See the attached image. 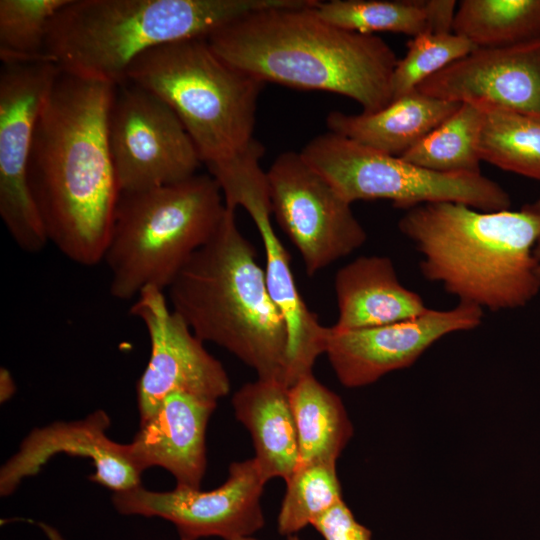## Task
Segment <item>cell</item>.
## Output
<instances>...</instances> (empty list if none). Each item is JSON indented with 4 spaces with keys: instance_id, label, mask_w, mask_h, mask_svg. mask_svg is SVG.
Returning a JSON list of instances; mask_svg holds the SVG:
<instances>
[{
    "instance_id": "cell-1",
    "label": "cell",
    "mask_w": 540,
    "mask_h": 540,
    "mask_svg": "<svg viewBox=\"0 0 540 540\" xmlns=\"http://www.w3.org/2000/svg\"><path fill=\"white\" fill-rule=\"evenodd\" d=\"M115 87L61 71L34 129L33 200L49 242L82 266L103 261L120 196L107 134Z\"/></svg>"
},
{
    "instance_id": "cell-2",
    "label": "cell",
    "mask_w": 540,
    "mask_h": 540,
    "mask_svg": "<svg viewBox=\"0 0 540 540\" xmlns=\"http://www.w3.org/2000/svg\"><path fill=\"white\" fill-rule=\"evenodd\" d=\"M317 3L287 0L253 11L206 39L221 59L264 83L340 94L364 113L389 105L393 49L374 34L324 21L313 11Z\"/></svg>"
},
{
    "instance_id": "cell-3",
    "label": "cell",
    "mask_w": 540,
    "mask_h": 540,
    "mask_svg": "<svg viewBox=\"0 0 540 540\" xmlns=\"http://www.w3.org/2000/svg\"><path fill=\"white\" fill-rule=\"evenodd\" d=\"M398 228L422 256L423 276L459 302L516 309L540 290L534 257L540 220L525 206L484 212L462 203H425L407 210Z\"/></svg>"
},
{
    "instance_id": "cell-4",
    "label": "cell",
    "mask_w": 540,
    "mask_h": 540,
    "mask_svg": "<svg viewBox=\"0 0 540 540\" xmlns=\"http://www.w3.org/2000/svg\"><path fill=\"white\" fill-rule=\"evenodd\" d=\"M167 291L173 311L200 340L232 353L258 378L286 385L287 325L234 209L226 206L215 235L191 256Z\"/></svg>"
},
{
    "instance_id": "cell-5",
    "label": "cell",
    "mask_w": 540,
    "mask_h": 540,
    "mask_svg": "<svg viewBox=\"0 0 540 540\" xmlns=\"http://www.w3.org/2000/svg\"><path fill=\"white\" fill-rule=\"evenodd\" d=\"M287 0H69L53 19L46 58L62 72L114 86L158 46L207 38L219 28Z\"/></svg>"
},
{
    "instance_id": "cell-6",
    "label": "cell",
    "mask_w": 540,
    "mask_h": 540,
    "mask_svg": "<svg viewBox=\"0 0 540 540\" xmlns=\"http://www.w3.org/2000/svg\"><path fill=\"white\" fill-rule=\"evenodd\" d=\"M225 212L221 189L206 174L120 193L103 257L110 294L130 300L148 287L167 290L191 256L215 235Z\"/></svg>"
},
{
    "instance_id": "cell-7",
    "label": "cell",
    "mask_w": 540,
    "mask_h": 540,
    "mask_svg": "<svg viewBox=\"0 0 540 540\" xmlns=\"http://www.w3.org/2000/svg\"><path fill=\"white\" fill-rule=\"evenodd\" d=\"M126 82L172 109L206 166L237 155L255 139L257 102L265 83L221 59L206 38L143 53L129 66Z\"/></svg>"
},
{
    "instance_id": "cell-8",
    "label": "cell",
    "mask_w": 540,
    "mask_h": 540,
    "mask_svg": "<svg viewBox=\"0 0 540 540\" xmlns=\"http://www.w3.org/2000/svg\"><path fill=\"white\" fill-rule=\"evenodd\" d=\"M300 153L351 204L383 199L410 210L425 203L455 202L484 212L509 210L511 205L505 189L481 173L429 170L330 131L314 137Z\"/></svg>"
},
{
    "instance_id": "cell-9",
    "label": "cell",
    "mask_w": 540,
    "mask_h": 540,
    "mask_svg": "<svg viewBox=\"0 0 540 540\" xmlns=\"http://www.w3.org/2000/svg\"><path fill=\"white\" fill-rule=\"evenodd\" d=\"M263 145L254 139L243 151L208 165L225 205L242 207L255 224L264 248L265 275L269 293L281 311L288 330L286 384L312 373L316 359L325 353L328 327L304 302L295 282L290 256L275 233L266 172L260 166Z\"/></svg>"
},
{
    "instance_id": "cell-10",
    "label": "cell",
    "mask_w": 540,
    "mask_h": 540,
    "mask_svg": "<svg viewBox=\"0 0 540 540\" xmlns=\"http://www.w3.org/2000/svg\"><path fill=\"white\" fill-rule=\"evenodd\" d=\"M107 134L120 193L186 180L203 163L172 109L130 82L115 87Z\"/></svg>"
},
{
    "instance_id": "cell-11",
    "label": "cell",
    "mask_w": 540,
    "mask_h": 540,
    "mask_svg": "<svg viewBox=\"0 0 540 540\" xmlns=\"http://www.w3.org/2000/svg\"><path fill=\"white\" fill-rule=\"evenodd\" d=\"M271 210L313 276L360 248L367 233L351 203L300 152L279 154L266 171Z\"/></svg>"
},
{
    "instance_id": "cell-12",
    "label": "cell",
    "mask_w": 540,
    "mask_h": 540,
    "mask_svg": "<svg viewBox=\"0 0 540 540\" xmlns=\"http://www.w3.org/2000/svg\"><path fill=\"white\" fill-rule=\"evenodd\" d=\"M61 70L41 60L0 71V216L16 245L39 253L49 243L28 181L34 129Z\"/></svg>"
},
{
    "instance_id": "cell-13",
    "label": "cell",
    "mask_w": 540,
    "mask_h": 540,
    "mask_svg": "<svg viewBox=\"0 0 540 540\" xmlns=\"http://www.w3.org/2000/svg\"><path fill=\"white\" fill-rule=\"evenodd\" d=\"M267 482L254 458L232 462L228 476L210 491L176 486L157 492L142 485L114 492L112 502L123 515L159 517L171 522L180 540L253 536L265 524L261 497Z\"/></svg>"
},
{
    "instance_id": "cell-14",
    "label": "cell",
    "mask_w": 540,
    "mask_h": 540,
    "mask_svg": "<svg viewBox=\"0 0 540 540\" xmlns=\"http://www.w3.org/2000/svg\"><path fill=\"white\" fill-rule=\"evenodd\" d=\"M130 313L142 322L151 346L150 359L137 383L140 422L149 419L174 392L214 400L229 393L230 379L222 363L173 311L164 291L154 287L144 289Z\"/></svg>"
},
{
    "instance_id": "cell-15",
    "label": "cell",
    "mask_w": 540,
    "mask_h": 540,
    "mask_svg": "<svg viewBox=\"0 0 540 540\" xmlns=\"http://www.w3.org/2000/svg\"><path fill=\"white\" fill-rule=\"evenodd\" d=\"M482 319V308L459 302L451 309L429 308L415 318L377 327L339 331L331 326L325 354L343 386L363 387L411 366L442 337L472 330Z\"/></svg>"
},
{
    "instance_id": "cell-16",
    "label": "cell",
    "mask_w": 540,
    "mask_h": 540,
    "mask_svg": "<svg viewBox=\"0 0 540 540\" xmlns=\"http://www.w3.org/2000/svg\"><path fill=\"white\" fill-rule=\"evenodd\" d=\"M416 90L438 99L481 102L540 119V39L476 48Z\"/></svg>"
},
{
    "instance_id": "cell-17",
    "label": "cell",
    "mask_w": 540,
    "mask_h": 540,
    "mask_svg": "<svg viewBox=\"0 0 540 540\" xmlns=\"http://www.w3.org/2000/svg\"><path fill=\"white\" fill-rule=\"evenodd\" d=\"M110 423L109 415L97 410L82 420L34 429L1 467L0 495L12 494L25 478L36 475L59 453L89 458L95 467L90 480L114 492L141 485V473L132 463L128 444L107 436Z\"/></svg>"
},
{
    "instance_id": "cell-18",
    "label": "cell",
    "mask_w": 540,
    "mask_h": 540,
    "mask_svg": "<svg viewBox=\"0 0 540 540\" xmlns=\"http://www.w3.org/2000/svg\"><path fill=\"white\" fill-rule=\"evenodd\" d=\"M216 406L211 398L169 394L149 419L140 422L128 444L133 465L141 474L162 467L174 476L176 486L199 489L207 465V424Z\"/></svg>"
},
{
    "instance_id": "cell-19",
    "label": "cell",
    "mask_w": 540,
    "mask_h": 540,
    "mask_svg": "<svg viewBox=\"0 0 540 540\" xmlns=\"http://www.w3.org/2000/svg\"><path fill=\"white\" fill-rule=\"evenodd\" d=\"M339 331L377 327L415 318L429 308L398 279L386 256H360L341 267L334 279Z\"/></svg>"
},
{
    "instance_id": "cell-20",
    "label": "cell",
    "mask_w": 540,
    "mask_h": 540,
    "mask_svg": "<svg viewBox=\"0 0 540 540\" xmlns=\"http://www.w3.org/2000/svg\"><path fill=\"white\" fill-rule=\"evenodd\" d=\"M236 419L248 430L264 480H288L300 464L289 387L277 380L257 378L232 397Z\"/></svg>"
},
{
    "instance_id": "cell-21",
    "label": "cell",
    "mask_w": 540,
    "mask_h": 540,
    "mask_svg": "<svg viewBox=\"0 0 540 540\" xmlns=\"http://www.w3.org/2000/svg\"><path fill=\"white\" fill-rule=\"evenodd\" d=\"M461 104L414 90L372 113L332 111L326 117V125L330 132L376 151L401 157Z\"/></svg>"
},
{
    "instance_id": "cell-22",
    "label": "cell",
    "mask_w": 540,
    "mask_h": 540,
    "mask_svg": "<svg viewBox=\"0 0 540 540\" xmlns=\"http://www.w3.org/2000/svg\"><path fill=\"white\" fill-rule=\"evenodd\" d=\"M300 463L336 464L353 435V426L342 399L313 373L289 387Z\"/></svg>"
},
{
    "instance_id": "cell-23",
    "label": "cell",
    "mask_w": 540,
    "mask_h": 540,
    "mask_svg": "<svg viewBox=\"0 0 540 540\" xmlns=\"http://www.w3.org/2000/svg\"><path fill=\"white\" fill-rule=\"evenodd\" d=\"M453 33L477 48H499L540 39V0H462Z\"/></svg>"
},
{
    "instance_id": "cell-24",
    "label": "cell",
    "mask_w": 540,
    "mask_h": 540,
    "mask_svg": "<svg viewBox=\"0 0 540 540\" xmlns=\"http://www.w3.org/2000/svg\"><path fill=\"white\" fill-rule=\"evenodd\" d=\"M484 103L463 102L439 126L401 157L441 173H481L479 138Z\"/></svg>"
},
{
    "instance_id": "cell-25",
    "label": "cell",
    "mask_w": 540,
    "mask_h": 540,
    "mask_svg": "<svg viewBox=\"0 0 540 540\" xmlns=\"http://www.w3.org/2000/svg\"><path fill=\"white\" fill-rule=\"evenodd\" d=\"M478 150L482 161L540 181V119L484 103Z\"/></svg>"
},
{
    "instance_id": "cell-26",
    "label": "cell",
    "mask_w": 540,
    "mask_h": 540,
    "mask_svg": "<svg viewBox=\"0 0 540 540\" xmlns=\"http://www.w3.org/2000/svg\"><path fill=\"white\" fill-rule=\"evenodd\" d=\"M313 11L332 25L362 34L394 32L415 37L427 33L423 0L318 1Z\"/></svg>"
},
{
    "instance_id": "cell-27",
    "label": "cell",
    "mask_w": 540,
    "mask_h": 540,
    "mask_svg": "<svg viewBox=\"0 0 540 540\" xmlns=\"http://www.w3.org/2000/svg\"><path fill=\"white\" fill-rule=\"evenodd\" d=\"M286 483L277 516L282 536L297 534L343 500L333 463H300Z\"/></svg>"
},
{
    "instance_id": "cell-28",
    "label": "cell",
    "mask_w": 540,
    "mask_h": 540,
    "mask_svg": "<svg viewBox=\"0 0 540 540\" xmlns=\"http://www.w3.org/2000/svg\"><path fill=\"white\" fill-rule=\"evenodd\" d=\"M68 2L69 0H1L2 64L48 60L45 56V45L50 25Z\"/></svg>"
},
{
    "instance_id": "cell-29",
    "label": "cell",
    "mask_w": 540,
    "mask_h": 540,
    "mask_svg": "<svg viewBox=\"0 0 540 540\" xmlns=\"http://www.w3.org/2000/svg\"><path fill=\"white\" fill-rule=\"evenodd\" d=\"M476 48L467 38L455 33H422L412 37L407 43L406 54L398 60L393 71L392 100L416 90L429 77Z\"/></svg>"
},
{
    "instance_id": "cell-30",
    "label": "cell",
    "mask_w": 540,
    "mask_h": 540,
    "mask_svg": "<svg viewBox=\"0 0 540 540\" xmlns=\"http://www.w3.org/2000/svg\"><path fill=\"white\" fill-rule=\"evenodd\" d=\"M312 526L324 540H371V531L359 523L342 500L320 517Z\"/></svg>"
},
{
    "instance_id": "cell-31",
    "label": "cell",
    "mask_w": 540,
    "mask_h": 540,
    "mask_svg": "<svg viewBox=\"0 0 540 540\" xmlns=\"http://www.w3.org/2000/svg\"><path fill=\"white\" fill-rule=\"evenodd\" d=\"M427 17V33H453L458 4L454 0H423Z\"/></svg>"
},
{
    "instance_id": "cell-32",
    "label": "cell",
    "mask_w": 540,
    "mask_h": 540,
    "mask_svg": "<svg viewBox=\"0 0 540 540\" xmlns=\"http://www.w3.org/2000/svg\"><path fill=\"white\" fill-rule=\"evenodd\" d=\"M16 391V385L11 373L4 367L0 369V401L6 402Z\"/></svg>"
},
{
    "instance_id": "cell-33",
    "label": "cell",
    "mask_w": 540,
    "mask_h": 540,
    "mask_svg": "<svg viewBox=\"0 0 540 540\" xmlns=\"http://www.w3.org/2000/svg\"><path fill=\"white\" fill-rule=\"evenodd\" d=\"M524 206L527 209H529L531 212H533L540 220V197L535 202L525 204ZM534 257L536 259L539 273H540V233H539L536 245L534 247Z\"/></svg>"
},
{
    "instance_id": "cell-34",
    "label": "cell",
    "mask_w": 540,
    "mask_h": 540,
    "mask_svg": "<svg viewBox=\"0 0 540 540\" xmlns=\"http://www.w3.org/2000/svg\"><path fill=\"white\" fill-rule=\"evenodd\" d=\"M38 526L44 532L48 540H66L55 527L44 522H39Z\"/></svg>"
},
{
    "instance_id": "cell-35",
    "label": "cell",
    "mask_w": 540,
    "mask_h": 540,
    "mask_svg": "<svg viewBox=\"0 0 540 540\" xmlns=\"http://www.w3.org/2000/svg\"><path fill=\"white\" fill-rule=\"evenodd\" d=\"M237 540H259V539H256L254 538L253 536H248V537H243V538H240V539H237ZM287 540H302L300 539L296 534L295 535H290L287 537Z\"/></svg>"
}]
</instances>
